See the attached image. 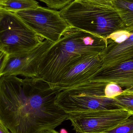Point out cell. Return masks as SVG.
Listing matches in <instances>:
<instances>
[{
  "label": "cell",
  "instance_id": "1",
  "mask_svg": "<svg viewBox=\"0 0 133 133\" xmlns=\"http://www.w3.org/2000/svg\"><path fill=\"white\" fill-rule=\"evenodd\" d=\"M57 90L38 77H0V120L11 133H40L68 120L55 103Z\"/></svg>",
  "mask_w": 133,
  "mask_h": 133
},
{
  "label": "cell",
  "instance_id": "2",
  "mask_svg": "<svg viewBox=\"0 0 133 133\" xmlns=\"http://www.w3.org/2000/svg\"><path fill=\"white\" fill-rule=\"evenodd\" d=\"M106 44L99 36L69 26L42 57L37 77L51 88L70 67L87 56L100 54Z\"/></svg>",
  "mask_w": 133,
  "mask_h": 133
},
{
  "label": "cell",
  "instance_id": "3",
  "mask_svg": "<svg viewBox=\"0 0 133 133\" xmlns=\"http://www.w3.org/2000/svg\"><path fill=\"white\" fill-rule=\"evenodd\" d=\"M60 13L69 25L105 39L112 34L126 29L114 7H99L74 1L61 9Z\"/></svg>",
  "mask_w": 133,
  "mask_h": 133
},
{
  "label": "cell",
  "instance_id": "4",
  "mask_svg": "<svg viewBox=\"0 0 133 133\" xmlns=\"http://www.w3.org/2000/svg\"><path fill=\"white\" fill-rule=\"evenodd\" d=\"M108 82L88 80L58 91L55 103L66 113L121 109L115 98L105 95Z\"/></svg>",
  "mask_w": 133,
  "mask_h": 133
},
{
  "label": "cell",
  "instance_id": "5",
  "mask_svg": "<svg viewBox=\"0 0 133 133\" xmlns=\"http://www.w3.org/2000/svg\"><path fill=\"white\" fill-rule=\"evenodd\" d=\"M44 39L26 25L14 12L0 9V49L9 55L30 50Z\"/></svg>",
  "mask_w": 133,
  "mask_h": 133
},
{
  "label": "cell",
  "instance_id": "6",
  "mask_svg": "<svg viewBox=\"0 0 133 133\" xmlns=\"http://www.w3.org/2000/svg\"><path fill=\"white\" fill-rule=\"evenodd\" d=\"M76 133H107L128 119L132 113L123 109L68 113Z\"/></svg>",
  "mask_w": 133,
  "mask_h": 133
},
{
  "label": "cell",
  "instance_id": "7",
  "mask_svg": "<svg viewBox=\"0 0 133 133\" xmlns=\"http://www.w3.org/2000/svg\"><path fill=\"white\" fill-rule=\"evenodd\" d=\"M38 36L54 43L69 27L60 11L39 6L14 12Z\"/></svg>",
  "mask_w": 133,
  "mask_h": 133
},
{
  "label": "cell",
  "instance_id": "8",
  "mask_svg": "<svg viewBox=\"0 0 133 133\" xmlns=\"http://www.w3.org/2000/svg\"><path fill=\"white\" fill-rule=\"evenodd\" d=\"M53 44L45 39L30 50L9 55L3 70V76L21 75L25 77H37L41 60Z\"/></svg>",
  "mask_w": 133,
  "mask_h": 133
},
{
  "label": "cell",
  "instance_id": "9",
  "mask_svg": "<svg viewBox=\"0 0 133 133\" xmlns=\"http://www.w3.org/2000/svg\"><path fill=\"white\" fill-rule=\"evenodd\" d=\"M102 65L99 54L87 56L70 67L51 88L59 91L82 83L90 79Z\"/></svg>",
  "mask_w": 133,
  "mask_h": 133
},
{
  "label": "cell",
  "instance_id": "10",
  "mask_svg": "<svg viewBox=\"0 0 133 133\" xmlns=\"http://www.w3.org/2000/svg\"><path fill=\"white\" fill-rule=\"evenodd\" d=\"M89 80L115 83L126 89L133 87V57L118 64L101 67Z\"/></svg>",
  "mask_w": 133,
  "mask_h": 133
},
{
  "label": "cell",
  "instance_id": "11",
  "mask_svg": "<svg viewBox=\"0 0 133 133\" xmlns=\"http://www.w3.org/2000/svg\"><path fill=\"white\" fill-rule=\"evenodd\" d=\"M107 44L100 53L103 62L102 67H106L118 64L133 57V32L129 37L120 43L106 40Z\"/></svg>",
  "mask_w": 133,
  "mask_h": 133
},
{
  "label": "cell",
  "instance_id": "12",
  "mask_svg": "<svg viewBox=\"0 0 133 133\" xmlns=\"http://www.w3.org/2000/svg\"><path fill=\"white\" fill-rule=\"evenodd\" d=\"M114 7L120 15L126 28L133 30V1L115 0Z\"/></svg>",
  "mask_w": 133,
  "mask_h": 133
},
{
  "label": "cell",
  "instance_id": "13",
  "mask_svg": "<svg viewBox=\"0 0 133 133\" xmlns=\"http://www.w3.org/2000/svg\"><path fill=\"white\" fill-rule=\"evenodd\" d=\"M36 0H8L0 5V9L15 12L19 11L33 9L39 7Z\"/></svg>",
  "mask_w": 133,
  "mask_h": 133
},
{
  "label": "cell",
  "instance_id": "14",
  "mask_svg": "<svg viewBox=\"0 0 133 133\" xmlns=\"http://www.w3.org/2000/svg\"><path fill=\"white\" fill-rule=\"evenodd\" d=\"M114 98L121 108L125 109L133 114V93L123 92Z\"/></svg>",
  "mask_w": 133,
  "mask_h": 133
},
{
  "label": "cell",
  "instance_id": "15",
  "mask_svg": "<svg viewBox=\"0 0 133 133\" xmlns=\"http://www.w3.org/2000/svg\"><path fill=\"white\" fill-rule=\"evenodd\" d=\"M107 133H133V114Z\"/></svg>",
  "mask_w": 133,
  "mask_h": 133
},
{
  "label": "cell",
  "instance_id": "16",
  "mask_svg": "<svg viewBox=\"0 0 133 133\" xmlns=\"http://www.w3.org/2000/svg\"><path fill=\"white\" fill-rule=\"evenodd\" d=\"M123 92L122 87L115 83H108L105 87V96L109 98H114Z\"/></svg>",
  "mask_w": 133,
  "mask_h": 133
},
{
  "label": "cell",
  "instance_id": "17",
  "mask_svg": "<svg viewBox=\"0 0 133 133\" xmlns=\"http://www.w3.org/2000/svg\"><path fill=\"white\" fill-rule=\"evenodd\" d=\"M133 32H130L126 29L117 31L112 34L106 40L111 41L116 43H120L127 39Z\"/></svg>",
  "mask_w": 133,
  "mask_h": 133
},
{
  "label": "cell",
  "instance_id": "18",
  "mask_svg": "<svg viewBox=\"0 0 133 133\" xmlns=\"http://www.w3.org/2000/svg\"><path fill=\"white\" fill-rule=\"evenodd\" d=\"M46 4L51 9H62L75 0H38Z\"/></svg>",
  "mask_w": 133,
  "mask_h": 133
},
{
  "label": "cell",
  "instance_id": "19",
  "mask_svg": "<svg viewBox=\"0 0 133 133\" xmlns=\"http://www.w3.org/2000/svg\"><path fill=\"white\" fill-rule=\"evenodd\" d=\"M83 4L99 7H113L115 0H75Z\"/></svg>",
  "mask_w": 133,
  "mask_h": 133
},
{
  "label": "cell",
  "instance_id": "20",
  "mask_svg": "<svg viewBox=\"0 0 133 133\" xmlns=\"http://www.w3.org/2000/svg\"><path fill=\"white\" fill-rule=\"evenodd\" d=\"M9 56L8 54L0 49V77L3 76V70Z\"/></svg>",
  "mask_w": 133,
  "mask_h": 133
},
{
  "label": "cell",
  "instance_id": "21",
  "mask_svg": "<svg viewBox=\"0 0 133 133\" xmlns=\"http://www.w3.org/2000/svg\"><path fill=\"white\" fill-rule=\"evenodd\" d=\"M0 133H11L8 128L0 120Z\"/></svg>",
  "mask_w": 133,
  "mask_h": 133
},
{
  "label": "cell",
  "instance_id": "22",
  "mask_svg": "<svg viewBox=\"0 0 133 133\" xmlns=\"http://www.w3.org/2000/svg\"><path fill=\"white\" fill-rule=\"evenodd\" d=\"M40 133H60L55 129L48 130H44L42 131Z\"/></svg>",
  "mask_w": 133,
  "mask_h": 133
},
{
  "label": "cell",
  "instance_id": "23",
  "mask_svg": "<svg viewBox=\"0 0 133 133\" xmlns=\"http://www.w3.org/2000/svg\"><path fill=\"white\" fill-rule=\"evenodd\" d=\"M123 92L125 93H133V87L127 88L125 90H123Z\"/></svg>",
  "mask_w": 133,
  "mask_h": 133
},
{
  "label": "cell",
  "instance_id": "24",
  "mask_svg": "<svg viewBox=\"0 0 133 133\" xmlns=\"http://www.w3.org/2000/svg\"><path fill=\"white\" fill-rule=\"evenodd\" d=\"M60 133H69L67 130L64 128L61 129L60 130Z\"/></svg>",
  "mask_w": 133,
  "mask_h": 133
},
{
  "label": "cell",
  "instance_id": "25",
  "mask_svg": "<svg viewBox=\"0 0 133 133\" xmlns=\"http://www.w3.org/2000/svg\"><path fill=\"white\" fill-rule=\"evenodd\" d=\"M8 0H0V5L2 4Z\"/></svg>",
  "mask_w": 133,
  "mask_h": 133
},
{
  "label": "cell",
  "instance_id": "26",
  "mask_svg": "<svg viewBox=\"0 0 133 133\" xmlns=\"http://www.w3.org/2000/svg\"><path fill=\"white\" fill-rule=\"evenodd\" d=\"M132 1H133V0H132Z\"/></svg>",
  "mask_w": 133,
  "mask_h": 133
}]
</instances>
